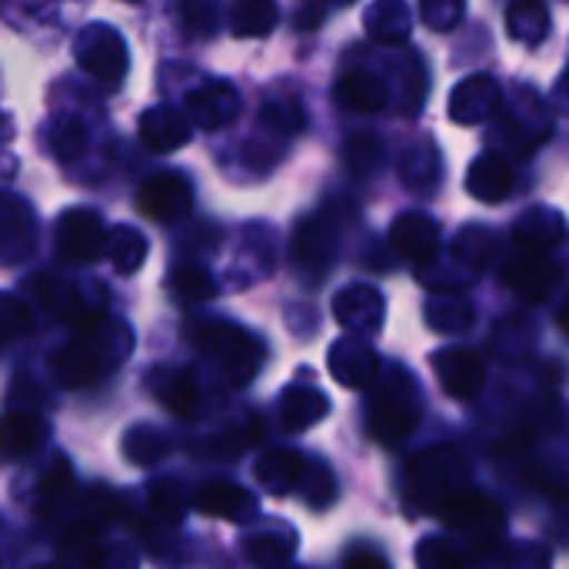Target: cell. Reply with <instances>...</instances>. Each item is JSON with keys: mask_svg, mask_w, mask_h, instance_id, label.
Here are the masks:
<instances>
[{"mask_svg": "<svg viewBox=\"0 0 569 569\" xmlns=\"http://www.w3.org/2000/svg\"><path fill=\"white\" fill-rule=\"evenodd\" d=\"M133 350V333L123 320L100 317L97 323L73 330L63 347H57L47 360V370L57 387L83 390L110 377Z\"/></svg>", "mask_w": 569, "mask_h": 569, "instance_id": "6da1fadb", "label": "cell"}, {"mask_svg": "<svg viewBox=\"0 0 569 569\" xmlns=\"http://www.w3.org/2000/svg\"><path fill=\"white\" fill-rule=\"evenodd\" d=\"M367 390V433L383 447H400L423 417V397L413 373L393 363L377 373Z\"/></svg>", "mask_w": 569, "mask_h": 569, "instance_id": "7a4b0ae2", "label": "cell"}, {"mask_svg": "<svg viewBox=\"0 0 569 569\" xmlns=\"http://www.w3.org/2000/svg\"><path fill=\"white\" fill-rule=\"evenodd\" d=\"M187 340L207 353L233 390H243L263 367V343L230 320H197L187 327Z\"/></svg>", "mask_w": 569, "mask_h": 569, "instance_id": "3957f363", "label": "cell"}, {"mask_svg": "<svg viewBox=\"0 0 569 569\" xmlns=\"http://www.w3.org/2000/svg\"><path fill=\"white\" fill-rule=\"evenodd\" d=\"M467 483L470 467L457 447H430L407 463V500L420 513H437Z\"/></svg>", "mask_w": 569, "mask_h": 569, "instance_id": "277c9868", "label": "cell"}, {"mask_svg": "<svg viewBox=\"0 0 569 569\" xmlns=\"http://www.w3.org/2000/svg\"><path fill=\"white\" fill-rule=\"evenodd\" d=\"M437 517L443 520L447 530H453L457 537H463L473 550L477 560L483 553H490L493 547H500L503 533H507V513L497 500L483 497L480 490H473L470 483L463 490H457L440 510Z\"/></svg>", "mask_w": 569, "mask_h": 569, "instance_id": "5b68a950", "label": "cell"}, {"mask_svg": "<svg viewBox=\"0 0 569 569\" xmlns=\"http://www.w3.org/2000/svg\"><path fill=\"white\" fill-rule=\"evenodd\" d=\"M73 57L83 73H90L93 80H100L107 87H117L130 70L127 40L110 23H87L73 40Z\"/></svg>", "mask_w": 569, "mask_h": 569, "instance_id": "8992f818", "label": "cell"}, {"mask_svg": "<svg viewBox=\"0 0 569 569\" xmlns=\"http://www.w3.org/2000/svg\"><path fill=\"white\" fill-rule=\"evenodd\" d=\"M103 220L97 210L90 207H70L60 213L57 230H53V243H57V257L70 267H87L97 263L103 257Z\"/></svg>", "mask_w": 569, "mask_h": 569, "instance_id": "52a82bcc", "label": "cell"}, {"mask_svg": "<svg viewBox=\"0 0 569 569\" xmlns=\"http://www.w3.org/2000/svg\"><path fill=\"white\" fill-rule=\"evenodd\" d=\"M337 250H340V230L333 217L313 213L297 223L290 257L293 267L310 277V283H320V277L337 263Z\"/></svg>", "mask_w": 569, "mask_h": 569, "instance_id": "ba28073f", "label": "cell"}, {"mask_svg": "<svg viewBox=\"0 0 569 569\" xmlns=\"http://www.w3.org/2000/svg\"><path fill=\"white\" fill-rule=\"evenodd\" d=\"M30 293L50 317H57L70 330H83L97 323L100 317H107L103 303L90 300V293H83L77 283H67L63 277H53V273H40L37 280H30Z\"/></svg>", "mask_w": 569, "mask_h": 569, "instance_id": "9c48e42d", "label": "cell"}, {"mask_svg": "<svg viewBox=\"0 0 569 569\" xmlns=\"http://www.w3.org/2000/svg\"><path fill=\"white\" fill-rule=\"evenodd\" d=\"M137 207L157 223H177L193 207V183L177 170H160L140 183Z\"/></svg>", "mask_w": 569, "mask_h": 569, "instance_id": "30bf717a", "label": "cell"}, {"mask_svg": "<svg viewBox=\"0 0 569 569\" xmlns=\"http://www.w3.org/2000/svg\"><path fill=\"white\" fill-rule=\"evenodd\" d=\"M503 283L530 303H547L563 283V267L550 260V253L520 250L503 263Z\"/></svg>", "mask_w": 569, "mask_h": 569, "instance_id": "8fae6325", "label": "cell"}, {"mask_svg": "<svg viewBox=\"0 0 569 569\" xmlns=\"http://www.w3.org/2000/svg\"><path fill=\"white\" fill-rule=\"evenodd\" d=\"M433 373H437L443 393L453 400H477L487 387V363L477 350H467V347L437 350Z\"/></svg>", "mask_w": 569, "mask_h": 569, "instance_id": "7c38bea8", "label": "cell"}, {"mask_svg": "<svg viewBox=\"0 0 569 569\" xmlns=\"http://www.w3.org/2000/svg\"><path fill=\"white\" fill-rule=\"evenodd\" d=\"M37 250V217L27 200L0 193V267H17Z\"/></svg>", "mask_w": 569, "mask_h": 569, "instance_id": "4fadbf2b", "label": "cell"}, {"mask_svg": "<svg viewBox=\"0 0 569 569\" xmlns=\"http://www.w3.org/2000/svg\"><path fill=\"white\" fill-rule=\"evenodd\" d=\"M327 370L343 390H367L373 383V377L380 373V357L367 340L350 333V337H340L337 343H330Z\"/></svg>", "mask_w": 569, "mask_h": 569, "instance_id": "5bb4252c", "label": "cell"}, {"mask_svg": "<svg viewBox=\"0 0 569 569\" xmlns=\"http://www.w3.org/2000/svg\"><path fill=\"white\" fill-rule=\"evenodd\" d=\"M500 107H503V90L500 80L490 73H473L460 80L450 93V120L460 127H480L490 117H497Z\"/></svg>", "mask_w": 569, "mask_h": 569, "instance_id": "9a60e30c", "label": "cell"}, {"mask_svg": "<svg viewBox=\"0 0 569 569\" xmlns=\"http://www.w3.org/2000/svg\"><path fill=\"white\" fill-rule=\"evenodd\" d=\"M240 113V93L230 80H203L187 93V117L190 123H197L200 130H220L227 123H233Z\"/></svg>", "mask_w": 569, "mask_h": 569, "instance_id": "2e32d148", "label": "cell"}, {"mask_svg": "<svg viewBox=\"0 0 569 569\" xmlns=\"http://www.w3.org/2000/svg\"><path fill=\"white\" fill-rule=\"evenodd\" d=\"M390 250L413 263L427 267L440 257V223L427 213H400L397 223L390 227Z\"/></svg>", "mask_w": 569, "mask_h": 569, "instance_id": "e0dca14e", "label": "cell"}, {"mask_svg": "<svg viewBox=\"0 0 569 569\" xmlns=\"http://www.w3.org/2000/svg\"><path fill=\"white\" fill-rule=\"evenodd\" d=\"M147 387L153 393V400L170 410L177 420H197L203 410H200V387H197V377L183 367H153L147 373Z\"/></svg>", "mask_w": 569, "mask_h": 569, "instance_id": "ac0fdd59", "label": "cell"}, {"mask_svg": "<svg viewBox=\"0 0 569 569\" xmlns=\"http://www.w3.org/2000/svg\"><path fill=\"white\" fill-rule=\"evenodd\" d=\"M387 317V300L370 283H350L333 297V320L350 333H377Z\"/></svg>", "mask_w": 569, "mask_h": 569, "instance_id": "d6986e66", "label": "cell"}, {"mask_svg": "<svg viewBox=\"0 0 569 569\" xmlns=\"http://www.w3.org/2000/svg\"><path fill=\"white\" fill-rule=\"evenodd\" d=\"M510 117H503V137L510 140V153L517 157H530L547 137H550V120H547V107L533 97V93H520V103L513 110H507Z\"/></svg>", "mask_w": 569, "mask_h": 569, "instance_id": "ffe728a7", "label": "cell"}, {"mask_svg": "<svg viewBox=\"0 0 569 569\" xmlns=\"http://www.w3.org/2000/svg\"><path fill=\"white\" fill-rule=\"evenodd\" d=\"M193 503H197V510H200L203 517L233 520V523L253 520V517L260 513L253 493H247V490L237 487L233 480H207V483H200Z\"/></svg>", "mask_w": 569, "mask_h": 569, "instance_id": "44dd1931", "label": "cell"}, {"mask_svg": "<svg viewBox=\"0 0 569 569\" xmlns=\"http://www.w3.org/2000/svg\"><path fill=\"white\" fill-rule=\"evenodd\" d=\"M513 240H517V250H527V253H553L567 240L563 213L553 210V207H530L527 213L517 217Z\"/></svg>", "mask_w": 569, "mask_h": 569, "instance_id": "7402d4cb", "label": "cell"}, {"mask_svg": "<svg viewBox=\"0 0 569 569\" xmlns=\"http://www.w3.org/2000/svg\"><path fill=\"white\" fill-rule=\"evenodd\" d=\"M50 423L33 410H7L0 417V460H23L43 447Z\"/></svg>", "mask_w": 569, "mask_h": 569, "instance_id": "603a6c76", "label": "cell"}, {"mask_svg": "<svg viewBox=\"0 0 569 569\" xmlns=\"http://www.w3.org/2000/svg\"><path fill=\"white\" fill-rule=\"evenodd\" d=\"M310 463H313V460L303 457L300 450H270V453H263V457L257 460L253 477H257V483H260L267 493L287 497V493L300 490V483H303Z\"/></svg>", "mask_w": 569, "mask_h": 569, "instance_id": "cb8c5ba5", "label": "cell"}, {"mask_svg": "<svg viewBox=\"0 0 569 569\" xmlns=\"http://www.w3.org/2000/svg\"><path fill=\"white\" fill-rule=\"evenodd\" d=\"M193 123L173 107H150L140 113V140L153 153H173L190 143Z\"/></svg>", "mask_w": 569, "mask_h": 569, "instance_id": "d4e9b609", "label": "cell"}, {"mask_svg": "<svg viewBox=\"0 0 569 569\" xmlns=\"http://www.w3.org/2000/svg\"><path fill=\"white\" fill-rule=\"evenodd\" d=\"M280 423L290 433H303L317 423H323L330 417V400L323 390L310 387V383H290L280 393Z\"/></svg>", "mask_w": 569, "mask_h": 569, "instance_id": "484cf974", "label": "cell"}, {"mask_svg": "<svg viewBox=\"0 0 569 569\" xmlns=\"http://www.w3.org/2000/svg\"><path fill=\"white\" fill-rule=\"evenodd\" d=\"M513 190V167L500 153H483L467 170V193L480 203H500Z\"/></svg>", "mask_w": 569, "mask_h": 569, "instance_id": "4316f807", "label": "cell"}, {"mask_svg": "<svg viewBox=\"0 0 569 569\" xmlns=\"http://www.w3.org/2000/svg\"><path fill=\"white\" fill-rule=\"evenodd\" d=\"M297 550V533L287 523H267L243 537V553L257 567H277L287 563Z\"/></svg>", "mask_w": 569, "mask_h": 569, "instance_id": "83f0119b", "label": "cell"}, {"mask_svg": "<svg viewBox=\"0 0 569 569\" xmlns=\"http://www.w3.org/2000/svg\"><path fill=\"white\" fill-rule=\"evenodd\" d=\"M363 27L380 43H407L413 30L407 0H373L363 13Z\"/></svg>", "mask_w": 569, "mask_h": 569, "instance_id": "f1b7e54d", "label": "cell"}, {"mask_svg": "<svg viewBox=\"0 0 569 569\" xmlns=\"http://www.w3.org/2000/svg\"><path fill=\"white\" fill-rule=\"evenodd\" d=\"M337 100L347 107V110H357V113H377L387 107L390 93H387V83L370 73V70H350L337 80Z\"/></svg>", "mask_w": 569, "mask_h": 569, "instance_id": "f546056e", "label": "cell"}, {"mask_svg": "<svg viewBox=\"0 0 569 569\" xmlns=\"http://www.w3.org/2000/svg\"><path fill=\"white\" fill-rule=\"evenodd\" d=\"M423 320H427L430 330L447 333V337H457V333H467L473 327L477 310H473V303L460 290H453V293L430 297V303L423 307Z\"/></svg>", "mask_w": 569, "mask_h": 569, "instance_id": "4dcf8cb0", "label": "cell"}, {"mask_svg": "<svg viewBox=\"0 0 569 569\" xmlns=\"http://www.w3.org/2000/svg\"><path fill=\"white\" fill-rule=\"evenodd\" d=\"M493 253H497V233L487 230V227H480V223L463 227V230L453 237V247H450L453 263H457L460 270H467L470 277H473V273H483V270L490 267Z\"/></svg>", "mask_w": 569, "mask_h": 569, "instance_id": "1f68e13d", "label": "cell"}, {"mask_svg": "<svg viewBox=\"0 0 569 569\" xmlns=\"http://www.w3.org/2000/svg\"><path fill=\"white\" fill-rule=\"evenodd\" d=\"M147 250H150L147 237H143L137 227H130V223H120V227L110 230L107 240H103V253H107L110 267H113L120 277H133V273L143 267Z\"/></svg>", "mask_w": 569, "mask_h": 569, "instance_id": "d6a6232c", "label": "cell"}, {"mask_svg": "<svg viewBox=\"0 0 569 569\" xmlns=\"http://www.w3.org/2000/svg\"><path fill=\"white\" fill-rule=\"evenodd\" d=\"M443 177V160L430 143H417L400 157V180L417 190V193H430L440 187Z\"/></svg>", "mask_w": 569, "mask_h": 569, "instance_id": "836d02e7", "label": "cell"}, {"mask_svg": "<svg viewBox=\"0 0 569 569\" xmlns=\"http://www.w3.org/2000/svg\"><path fill=\"white\" fill-rule=\"evenodd\" d=\"M73 490H77V483H73L70 460L67 457H53L50 467H47V473L40 477V487H37V507H40V513L47 520L53 513H60L73 500Z\"/></svg>", "mask_w": 569, "mask_h": 569, "instance_id": "e575fe53", "label": "cell"}, {"mask_svg": "<svg viewBox=\"0 0 569 569\" xmlns=\"http://www.w3.org/2000/svg\"><path fill=\"white\" fill-rule=\"evenodd\" d=\"M507 30H510L513 40H520L527 47L543 43L547 33H550V7H547V0H517L507 10Z\"/></svg>", "mask_w": 569, "mask_h": 569, "instance_id": "d590c367", "label": "cell"}, {"mask_svg": "<svg viewBox=\"0 0 569 569\" xmlns=\"http://www.w3.org/2000/svg\"><path fill=\"white\" fill-rule=\"evenodd\" d=\"M280 20V7L277 0H240L230 13V30L233 37H267Z\"/></svg>", "mask_w": 569, "mask_h": 569, "instance_id": "8d00e7d4", "label": "cell"}, {"mask_svg": "<svg viewBox=\"0 0 569 569\" xmlns=\"http://www.w3.org/2000/svg\"><path fill=\"white\" fill-rule=\"evenodd\" d=\"M263 433H267L263 420H260V417H247V420H240L237 427L217 433V437L203 447V453H210V457H217V460H230V457L247 453L250 447H260Z\"/></svg>", "mask_w": 569, "mask_h": 569, "instance_id": "74e56055", "label": "cell"}, {"mask_svg": "<svg viewBox=\"0 0 569 569\" xmlns=\"http://www.w3.org/2000/svg\"><path fill=\"white\" fill-rule=\"evenodd\" d=\"M167 453H170V443L157 427H130L123 437V457L133 467H157L167 460Z\"/></svg>", "mask_w": 569, "mask_h": 569, "instance_id": "f35d334b", "label": "cell"}, {"mask_svg": "<svg viewBox=\"0 0 569 569\" xmlns=\"http://www.w3.org/2000/svg\"><path fill=\"white\" fill-rule=\"evenodd\" d=\"M170 293L180 303H207L217 293V283L207 267L200 263H180L170 270Z\"/></svg>", "mask_w": 569, "mask_h": 569, "instance_id": "ab89813d", "label": "cell"}, {"mask_svg": "<svg viewBox=\"0 0 569 569\" xmlns=\"http://www.w3.org/2000/svg\"><path fill=\"white\" fill-rule=\"evenodd\" d=\"M147 503H150V513L163 523V527H180L183 517H187V490L177 483V480H157L150 483L147 490Z\"/></svg>", "mask_w": 569, "mask_h": 569, "instance_id": "60d3db41", "label": "cell"}, {"mask_svg": "<svg viewBox=\"0 0 569 569\" xmlns=\"http://www.w3.org/2000/svg\"><path fill=\"white\" fill-rule=\"evenodd\" d=\"M50 153L60 160V163H73V160H80L83 157V150H87V127H83V120H77V117H57L53 123H50Z\"/></svg>", "mask_w": 569, "mask_h": 569, "instance_id": "b9f144b4", "label": "cell"}, {"mask_svg": "<svg viewBox=\"0 0 569 569\" xmlns=\"http://www.w3.org/2000/svg\"><path fill=\"white\" fill-rule=\"evenodd\" d=\"M260 127L273 137H293L307 127V113L297 100H267L260 110Z\"/></svg>", "mask_w": 569, "mask_h": 569, "instance_id": "7bdbcfd3", "label": "cell"}, {"mask_svg": "<svg viewBox=\"0 0 569 569\" xmlns=\"http://www.w3.org/2000/svg\"><path fill=\"white\" fill-rule=\"evenodd\" d=\"M177 17L190 37H213L220 27V0H177Z\"/></svg>", "mask_w": 569, "mask_h": 569, "instance_id": "ee69618b", "label": "cell"}, {"mask_svg": "<svg viewBox=\"0 0 569 569\" xmlns=\"http://www.w3.org/2000/svg\"><path fill=\"white\" fill-rule=\"evenodd\" d=\"M343 163L353 177H370L383 163V143L377 133H357L343 147Z\"/></svg>", "mask_w": 569, "mask_h": 569, "instance_id": "f6af8a7d", "label": "cell"}, {"mask_svg": "<svg viewBox=\"0 0 569 569\" xmlns=\"http://www.w3.org/2000/svg\"><path fill=\"white\" fill-rule=\"evenodd\" d=\"M117 510H120V503L103 487H97L87 497H80V503H77V530L100 533L117 517Z\"/></svg>", "mask_w": 569, "mask_h": 569, "instance_id": "bcb514c9", "label": "cell"}, {"mask_svg": "<svg viewBox=\"0 0 569 569\" xmlns=\"http://www.w3.org/2000/svg\"><path fill=\"white\" fill-rule=\"evenodd\" d=\"M417 563L423 569H460L473 563V553H463V550H457V547L447 543V540L427 537V540L417 547Z\"/></svg>", "mask_w": 569, "mask_h": 569, "instance_id": "7dc6e473", "label": "cell"}, {"mask_svg": "<svg viewBox=\"0 0 569 569\" xmlns=\"http://www.w3.org/2000/svg\"><path fill=\"white\" fill-rule=\"evenodd\" d=\"M300 493H303V500L313 510H327L337 500V477H333V470L323 467V463H310V470H307V477L300 483Z\"/></svg>", "mask_w": 569, "mask_h": 569, "instance_id": "c3c4849f", "label": "cell"}, {"mask_svg": "<svg viewBox=\"0 0 569 569\" xmlns=\"http://www.w3.org/2000/svg\"><path fill=\"white\" fill-rule=\"evenodd\" d=\"M30 323H33V317H30L27 303L17 300V297H10V293H0V347L27 337L30 333Z\"/></svg>", "mask_w": 569, "mask_h": 569, "instance_id": "681fc988", "label": "cell"}, {"mask_svg": "<svg viewBox=\"0 0 569 569\" xmlns=\"http://www.w3.org/2000/svg\"><path fill=\"white\" fill-rule=\"evenodd\" d=\"M60 557H63L67 563H77V567H100V563L107 560V557H103V547L97 543V533L77 530V527H73V533L63 540Z\"/></svg>", "mask_w": 569, "mask_h": 569, "instance_id": "f907efd6", "label": "cell"}, {"mask_svg": "<svg viewBox=\"0 0 569 569\" xmlns=\"http://www.w3.org/2000/svg\"><path fill=\"white\" fill-rule=\"evenodd\" d=\"M467 0H420V17L430 30H453L463 20Z\"/></svg>", "mask_w": 569, "mask_h": 569, "instance_id": "816d5d0a", "label": "cell"}, {"mask_svg": "<svg viewBox=\"0 0 569 569\" xmlns=\"http://www.w3.org/2000/svg\"><path fill=\"white\" fill-rule=\"evenodd\" d=\"M343 567L347 569H387L390 567V560H387L383 553L370 550V547H353V550L343 557Z\"/></svg>", "mask_w": 569, "mask_h": 569, "instance_id": "f5cc1de1", "label": "cell"}, {"mask_svg": "<svg viewBox=\"0 0 569 569\" xmlns=\"http://www.w3.org/2000/svg\"><path fill=\"white\" fill-rule=\"evenodd\" d=\"M320 20H323V10H320V7H307V10L297 17V27H300V30H313Z\"/></svg>", "mask_w": 569, "mask_h": 569, "instance_id": "db71d44e", "label": "cell"}, {"mask_svg": "<svg viewBox=\"0 0 569 569\" xmlns=\"http://www.w3.org/2000/svg\"><path fill=\"white\" fill-rule=\"evenodd\" d=\"M10 137H13V120L0 110V147L10 143Z\"/></svg>", "mask_w": 569, "mask_h": 569, "instance_id": "11a10c76", "label": "cell"}, {"mask_svg": "<svg viewBox=\"0 0 569 569\" xmlns=\"http://www.w3.org/2000/svg\"><path fill=\"white\" fill-rule=\"evenodd\" d=\"M127 3H137V0H127Z\"/></svg>", "mask_w": 569, "mask_h": 569, "instance_id": "9f6ffc18", "label": "cell"}]
</instances>
